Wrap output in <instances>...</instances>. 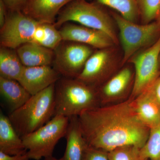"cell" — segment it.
<instances>
[{"mask_svg":"<svg viewBox=\"0 0 160 160\" xmlns=\"http://www.w3.org/2000/svg\"><path fill=\"white\" fill-rule=\"evenodd\" d=\"M78 119L88 146L106 152L125 146L142 148L150 132L137 116L131 99L85 110Z\"/></svg>","mask_w":160,"mask_h":160,"instance_id":"cell-1","label":"cell"},{"mask_svg":"<svg viewBox=\"0 0 160 160\" xmlns=\"http://www.w3.org/2000/svg\"><path fill=\"white\" fill-rule=\"evenodd\" d=\"M54 116H78L82 112L99 106L98 92L76 78L62 77L55 84Z\"/></svg>","mask_w":160,"mask_h":160,"instance_id":"cell-2","label":"cell"},{"mask_svg":"<svg viewBox=\"0 0 160 160\" xmlns=\"http://www.w3.org/2000/svg\"><path fill=\"white\" fill-rule=\"evenodd\" d=\"M55 84L32 96L22 106L9 114L12 124L21 138L39 129L54 116Z\"/></svg>","mask_w":160,"mask_h":160,"instance_id":"cell-3","label":"cell"},{"mask_svg":"<svg viewBox=\"0 0 160 160\" xmlns=\"http://www.w3.org/2000/svg\"><path fill=\"white\" fill-rule=\"evenodd\" d=\"M69 22L104 32L111 38L114 43L118 42L114 27L109 14L101 7L87 0H73L60 12L54 24L60 28Z\"/></svg>","mask_w":160,"mask_h":160,"instance_id":"cell-4","label":"cell"},{"mask_svg":"<svg viewBox=\"0 0 160 160\" xmlns=\"http://www.w3.org/2000/svg\"><path fill=\"white\" fill-rule=\"evenodd\" d=\"M69 123V118L57 115L39 129L22 137L29 159L52 156L57 144L66 135Z\"/></svg>","mask_w":160,"mask_h":160,"instance_id":"cell-5","label":"cell"},{"mask_svg":"<svg viewBox=\"0 0 160 160\" xmlns=\"http://www.w3.org/2000/svg\"><path fill=\"white\" fill-rule=\"evenodd\" d=\"M112 16L119 29L124 52L123 64L129 61L139 49L152 42L160 31V24L157 21L139 25L120 15L113 13Z\"/></svg>","mask_w":160,"mask_h":160,"instance_id":"cell-6","label":"cell"},{"mask_svg":"<svg viewBox=\"0 0 160 160\" xmlns=\"http://www.w3.org/2000/svg\"><path fill=\"white\" fill-rule=\"evenodd\" d=\"M92 53L91 46L63 40L54 50L52 66L62 77L76 78Z\"/></svg>","mask_w":160,"mask_h":160,"instance_id":"cell-7","label":"cell"},{"mask_svg":"<svg viewBox=\"0 0 160 160\" xmlns=\"http://www.w3.org/2000/svg\"><path fill=\"white\" fill-rule=\"evenodd\" d=\"M20 10H10L0 30L1 47L16 49L26 43L32 42L39 24Z\"/></svg>","mask_w":160,"mask_h":160,"instance_id":"cell-8","label":"cell"},{"mask_svg":"<svg viewBox=\"0 0 160 160\" xmlns=\"http://www.w3.org/2000/svg\"><path fill=\"white\" fill-rule=\"evenodd\" d=\"M160 55V37L151 47L131 60L135 69L131 99L146 91L159 77Z\"/></svg>","mask_w":160,"mask_h":160,"instance_id":"cell-9","label":"cell"},{"mask_svg":"<svg viewBox=\"0 0 160 160\" xmlns=\"http://www.w3.org/2000/svg\"><path fill=\"white\" fill-rule=\"evenodd\" d=\"M59 30L63 41L82 43L97 49H107L114 43L104 32L81 25L66 22Z\"/></svg>","mask_w":160,"mask_h":160,"instance_id":"cell-10","label":"cell"},{"mask_svg":"<svg viewBox=\"0 0 160 160\" xmlns=\"http://www.w3.org/2000/svg\"><path fill=\"white\" fill-rule=\"evenodd\" d=\"M61 77L52 66H25L18 82L32 96L55 84Z\"/></svg>","mask_w":160,"mask_h":160,"instance_id":"cell-11","label":"cell"},{"mask_svg":"<svg viewBox=\"0 0 160 160\" xmlns=\"http://www.w3.org/2000/svg\"><path fill=\"white\" fill-rule=\"evenodd\" d=\"M109 51L106 49H99L93 52L77 79L96 87L106 77L109 67Z\"/></svg>","mask_w":160,"mask_h":160,"instance_id":"cell-12","label":"cell"},{"mask_svg":"<svg viewBox=\"0 0 160 160\" xmlns=\"http://www.w3.org/2000/svg\"><path fill=\"white\" fill-rule=\"evenodd\" d=\"M73 0H29L22 12L39 22L54 24L62 9Z\"/></svg>","mask_w":160,"mask_h":160,"instance_id":"cell-13","label":"cell"},{"mask_svg":"<svg viewBox=\"0 0 160 160\" xmlns=\"http://www.w3.org/2000/svg\"><path fill=\"white\" fill-rule=\"evenodd\" d=\"M137 116L140 121L151 129L160 123V104L148 90L132 99Z\"/></svg>","mask_w":160,"mask_h":160,"instance_id":"cell-14","label":"cell"},{"mask_svg":"<svg viewBox=\"0 0 160 160\" xmlns=\"http://www.w3.org/2000/svg\"><path fill=\"white\" fill-rule=\"evenodd\" d=\"M66 147L61 160H82L88 144L83 137L79 124L78 116L69 118L66 135Z\"/></svg>","mask_w":160,"mask_h":160,"instance_id":"cell-15","label":"cell"},{"mask_svg":"<svg viewBox=\"0 0 160 160\" xmlns=\"http://www.w3.org/2000/svg\"><path fill=\"white\" fill-rule=\"evenodd\" d=\"M20 60L26 67L52 66L54 50L39 44L29 42L23 44L16 49Z\"/></svg>","mask_w":160,"mask_h":160,"instance_id":"cell-16","label":"cell"},{"mask_svg":"<svg viewBox=\"0 0 160 160\" xmlns=\"http://www.w3.org/2000/svg\"><path fill=\"white\" fill-rule=\"evenodd\" d=\"M0 151L17 155L27 152L22 139L18 135L9 120L1 111L0 114Z\"/></svg>","mask_w":160,"mask_h":160,"instance_id":"cell-17","label":"cell"},{"mask_svg":"<svg viewBox=\"0 0 160 160\" xmlns=\"http://www.w3.org/2000/svg\"><path fill=\"white\" fill-rule=\"evenodd\" d=\"M0 93L14 111L26 103L32 95L18 81L0 76Z\"/></svg>","mask_w":160,"mask_h":160,"instance_id":"cell-18","label":"cell"},{"mask_svg":"<svg viewBox=\"0 0 160 160\" xmlns=\"http://www.w3.org/2000/svg\"><path fill=\"white\" fill-rule=\"evenodd\" d=\"M132 78V72L129 68L121 70L98 90L100 101L106 102L119 97L128 88Z\"/></svg>","mask_w":160,"mask_h":160,"instance_id":"cell-19","label":"cell"},{"mask_svg":"<svg viewBox=\"0 0 160 160\" xmlns=\"http://www.w3.org/2000/svg\"><path fill=\"white\" fill-rule=\"evenodd\" d=\"M24 67L16 49L1 46L0 76L18 81Z\"/></svg>","mask_w":160,"mask_h":160,"instance_id":"cell-20","label":"cell"},{"mask_svg":"<svg viewBox=\"0 0 160 160\" xmlns=\"http://www.w3.org/2000/svg\"><path fill=\"white\" fill-rule=\"evenodd\" d=\"M102 4L118 12L126 19L136 22L139 16L136 0H96Z\"/></svg>","mask_w":160,"mask_h":160,"instance_id":"cell-21","label":"cell"},{"mask_svg":"<svg viewBox=\"0 0 160 160\" xmlns=\"http://www.w3.org/2000/svg\"><path fill=\"white\" fill-rule=\"evenodd\" d=\"M142 160H160V123L150 129L149 137L140 149Z\"/></svg>","mask_w":160,"mask_h":160,"instance_id":"cell-22","label":"cell"},{"mask_svg":"<svg viewBox=\"0 0 160 160\" xmlns=\"http://www.w3.org/2000/svg\"><path fill=\"white\" fill-rule=\"evenodd\" d=\"M139 15L144 24H149L160 17V0H136Z\"/></svg>","mask_w":160,"mask_h":160,"instance_id":"cell-23","label":"cell"},{"mask_svg":"<svg viewBox=\"0 0 160 160\" xmlns=\"http://www.w3.org/2000/svg\"><path fill=\"white\" fill-rule=\"evenodd\" d=\"M141 148L133 146L119 147L108 152L109 160H142Z\"/></svg>","mask_w":160,"mask_h":160,"instance_id":"cell-24","label":"cell"},{"mask_svg":"<svg viewBox=\"0 0 160 160\" xmlns=\"http://www.w3.org/2000/svg\"><path fill=\"white\" fill-rule=\"evenodd\" d=\"M45 37L39 45L54 50L63 41L59 30L54 24L43 23Z\"/></svg>","mask_w":160,"mask_h":160,"instance_id":"cell-25","label":"cell"},{"mask_svg":"<svg viewBox=\"0 0 160 160\" xmlns=\"http://www.w3.org/2000/svg\"><path fill=\"white\" fill-rule=\"evenodd\" d=\"M82 160H109L108 152L88 145L84 152Z\"/></svg>","mask_w":160,"mask_h":160,"instance_id":"cell-26","label":"cell"},{"mask_svg":"<svg viewBox=\"0 0 160 160\" xmlns=\"http://www.w3.org/2000/svg\"><path fill=\"white\" fill-rule=\"evenodd\" d=\"M6 7L10 10L22 11L29 0H2Z\"/></svg>","mask_w":160,"mask_h":160,"instance_id":"cell-27","label":"cell"},{"mask_svg":"<svg viewBox=\"0 0 160 160\" xmlns=\"http://www.w3.org/2000/svg\"><path fill=\"white\" fill-rule=\"evenodd\" d=\"M45 37V29L43 23H40L35 31L32 42L40 44Z\"/></svg>","mask_w":160,"mask_h":160,"instance_id":"cell-28","label":"cell"},{"mask_svg":"<svg viewBox=\"0 0 160 160\" xmlns=\"http://www.w3.org/2000/svg\"><path fill=\"white\" fill-rule=\"evenodd\" d=\"M160 104V77L147 89Z\"/></svg>","mask_w":160,"mask_h":160,"instance_id":"cell-29","label":"cell"},{"mask_svg":"<svg viewBox=\"0 0 160 160\" xmlns=\"http://www.w3.org/2000/svg\"><path fill=\"white\" fill-rule=\"evenodd\" d=\"M27 154L9 155L0 151V160H29Z\"/></svg>","mask_w":160,"mask_h":160,"instance_id":"cell-30","label":"cell"},{"mask_svg":"<svg viewBox=\"0 0 160 160\" xmlns=\"http://www.w3.org/2000/svg\"><path fill=\"white\" fill-rule=\"evenodd\" d=\"M7 8L2 0H0V27L2 28L6 21L7 13L6 12Z\"/></svg>","mask_w":160,"mask_h":160,"instance_id":"cell-31","label":"cell"},{"mask_svg":"<svg viewBox=\"0 0 160 160\" xmlns=\"http://www.w3.org/2000/svg\"><path fill=\"white\" fill-rule=\"evenodd\" d=\"M44 160H61V159H58L56 158H55L53 157L52 156H51L48 157H46L45 158Z\"/></svg>","mask_w":160,"mask_h":160,"instance_id":"cell-32","label":"cell"},{"mask_svg":"<svg viewBox=\"0 0 160 160\" xmlns=\"http://www.w3.org/2000/svg\"><path fill=\"white\" fill-rule=\"evenodd\" d=\"M157 22H158L159 23V24H160V18H159V19H158L157 20Z\"/></svg>","mask_w":160,"mask_h":160,"instance_id":"cell-33","label":"cell"},{"mask_svg":"<svg viewBox=\"0 0 160 160\" xmlns=\"http://www.w3.org/2000/svg\"></svg>","mask_w":160,"mask_h":160,"instance_id":"cell-34","label":"cell"}]
</instances>
